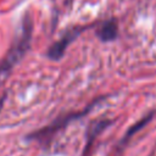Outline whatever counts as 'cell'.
<instances>
[{
    "label": "cell",
    "instance_id": "277c9868",
    "mask_svg": "<svg viewBox=\"0 0 156 156\" xmlns=\"http://www.w3.org/2000/svg\"><path fill=\"white\" fill-rule=\"evenodd\" d=\"M117 34H118V26H117L116 20H112V18L104 21L96 30V35L99 37L101 41L115 40L117 38Z\"/></svg>",
    "mask_w": 156,
    "mask_h": 156
},
{
    "label": "cell",
    "instance_id": "8992f818",
    "mask_svg": "<svg viewBox=\"0 0 156 156\" xmlns=\"http://www.w3.org/2000/svg\"><path fill=\"white\" fill-rule=\"evenodd\" d=\"M151 118H152V113H150V115L145 116L143 119H140L139 122H136V123H135V124H134V126H133L130 129H128V132L126 133L124 138L121 140V144H126V143H127V141L130 139V136H133V135H134L136 132H139L141 128H144V127H145V126L149 123V121H150Z\"/></svg>",
    "mask_w": 156,
    "mask_h": 156
},
{
    "label": "cell",
    "instance_id": "5b68a950",
    "mask_svg": "<svg viewBox=\"0 0 156 156\" xmlns=\"http://www.w3.org/2000/svg\"><path fill=\"white\" fill-rule=\"evenodd\" d=\"M110 123H111V122H110L108 119H104V121H99V122L94 123L93 128H91V129L89 130V133H88L87 144H85V147H84V150H83V155H82V156H87V155L90 152V146H91V144L94 143L95 138H96L98 134H99L101 130H104Z\"/></svg>",
    "mask_w": 156,
    "mask_h": 156
},
{
    "label": "cell",
    "instance_id": "3957f363",
    "mask_svg": "<svg viewBox=\"0 0 156 156\" xmlns=\"http://www.w3.org/2000/svg\"><path fill=\"white\" fill-rule=\"evenodd\" d=\"M88 28H89V26H88V27L79 26V27H73V28H71L69 30H67V32L63 34V37H62L61 39H58L56 43H54V44L48 49L46 56H48L50 60H60V58L63 56V54H65L66 49L68 48V45H69L82 32L87 30Z\"/></svg>",
    "mask_w": 156,
    "mask_h": 156
},
{
    "label": "cell",
    "instance_id": "52a82bcc",
    "mask_svg": "<svg viewBox=\"0 0 156 156\" xmlns=\"http://www.w3.org/2000/svg\"><path fill=\"white\" fill-rule=\"evenodd\" d=\"M4 100H5V96H2V98L0 99V108L2 107V104H4Z\"/></svg>",
    "mask_w": 156,
    "mask_h": 156
},
{
    "label": "cell",
    "instance_id": "7a4b0ae2",
    "mask_svg": "<svg viewBox=\"0 0 156 156\" xmlns=\"http://www.w3.org/2000/svg\"><path fill=\"white\" fill-rule=\"evenodd\" d=\"M91 106H89L87 110L84 111H80V112H73V113H69V115H66V116H62L60 118H57L56 121H54L51 124L37 130L35 133H32L28 138H32V139H35V140H39V141H43L45 138H49V136H52L55 133H57L61 128H65L67 124H69L72 121H76L80 117H83L84 115L88 113V111L90 110Z\"/></svg>",
    "mask_w": 156,
    "mask_h": 156
},
{
    "label": "cell",
    "instance_id": "6da1fadb",
    "mask_svg": "<svg viewBox=\"0 0 156 156\" xmlns=\"http://www.w3.org/2000/svg\"><path fill=\"white\" fill-rule=\"evenodd\" d=\"M32 33H33L32 20L27 15L22 20L20 30L16 34L13 44L7 50L4 58L0 61V84L7 78L12 68L23 58V56L28 51L30 46V41H32Z\"/></svg>",
    "mask_w": 156,
    "mask_h": 156
}]
</instances>
